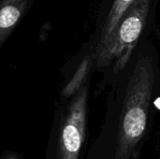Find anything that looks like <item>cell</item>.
<instances>
[{
	"mask_svg": "<svg viewBox=\"0 0 160 159\" xmlns=\"http://www.w3.org/2000/svg\"><path fill=\"white\" fill-rule=\"evenodd\" d=\"M153 85L152 63L143 57L136 64L127 88L114 159L135 157L138 146L146 130Z\"/></svg>",
	"mask_w": 160,
	"mask_h": 159,
	"instance_id": "1",
	"label": "cell"
},
{
	"mask_svg": "<svg viewBox=\"0 0 160 159\" xmlns=\"http://www.w3.org/2000/svg\"><path fill=\"white\" fill-rule=\"evenodd\" d=\"M149 7L150 0H135L131 4L110 37L98 47V67L109 63L125 51L129 52L145 25Z\"/></svg>",
	"mask_w": 160,
	"mask_h": 159,
	"instance_id": "2",
	"label": "cell"
},
{
	"mask_svg": "<svg viewBox=\"0 0 160 159\" xmlns=\"http://www.w3.org/2000/svg\"><path fill=\"white\" fill-rule=\"evenodd\" d=\"M87 87L83 86L70 104L59 137V159H78L84 142Z\"/></svg>",
	"mask_w": 160,
	"mask_h": 159,
	"instance_id": "3",
	"label": "cell"
},
{
	"mask_svg": "<svg viewBox=\"0 0 160 159\" xmlns=\"http://www.w3.org/2000/svg\"><path fill=\"white\" fill-rule=\"evenodd\" d=\"M26 0H6L0 7V42L22 17Z\"/></svg>",
	"mask_w": 160,
	"mask_h": 159,
	"instance_id": "4",
	"label": "cell"
},
{
	"mask_svg": "<svg viewBox=\"0 0 160 159\" xmlns=\"http://www.w3.org/2000/svg\"><path fill=\"white\" fill-rule=\"evenodd\" d=\"M135 0H114L111 7V10L107 16V19L104 22V25L102 27L98 46L102 45L110 37V35L112 33L117 23L119 22L120 19L124 16L128 8L131 6V4Z\"/></svg>",
	"mask_w": 160,
	"mask_h": 159,
	"instance_id": "5",
	"label": "cell"
},
{
	"mask_svg": "<svg viewBox=\"0 0 160 159\" xmlns=\"http://www.w3.org/2000/svg\"><path fill=\"white\" fill-rule=\"evenodd\" d=\"M156 105H157L158 108H160V98H158V99L156 101Z\"/></svg>",
	"mask_w": 160,
	"mask_h": 159,
	"instance_id": "6",
	"label": "cell"
}]
</instances>
